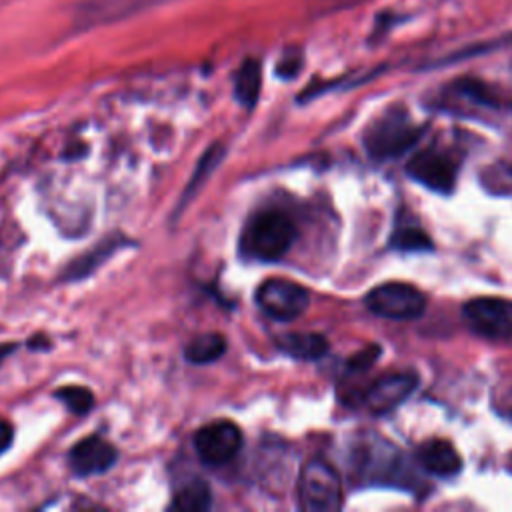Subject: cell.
<instances>
[{"mask_svg":"<svg viewBox=\"0 0 512 512\" xmlns=\"http://www.w3.org/2000/svg\"><path fill=\"white\" fill-rule=\"evenodd\" d=\"M294 238V222L284 212L262 210L246 222L240 234V250L252 260L272 262L288 252Z\"/></svg>","mask_w":512,"mask_h":512,"instance_id":"6da1fadb","label":"cell"},{"mask_svg":"<svg viewBox=\"0 0 512 512\" xmlns=\"http://www.w3.org/2000/svg\"><path fill=\"white\" fill-rule=\"evenodd\" d=\"M424 128L410 120L404 110H388L372 122L364 134V146L372 158L390 160L418 142Z\"/></svg>","mask_w":512,"mask_h":512,"instance_id":"7a4b0ae2","label":"cell"},{"mask_svg":"<svg viewBox=\"0 0 512 512\" xmlns=\"http://www.w3.org/2000/svg\"><path fill=\"white\" fill-rule=\"evenodd\" d=\"M298 502L306 512H336L342 508V482L326 460L312 458L302 466Z\"/></svg>","mask_w":512,"mask_h":512,"instance_id":"3957f363","label":"cell"},{"mask_svg":"<svg viewBox=\"0 0 512 512\" xmlns=\"http://www.w3.org/2000/svg\"><path fill=\"white\" fill-rule=\"evenodd\" d=\"M364 302L370 312L388 320H414L426 308V296L406 282L378 284L366 294Z\"/></svg>","mask_w":512,"mask_h":512,"instance_id":"277c9868","label":"cell"},{"mask_svg":"<svg viewBox=\"0 0 512 512\" xmlns=\"http://www.w3.org/2000/svg\"><path fill=\"white\" fill-rule=\"evenodd\" d=\"M258 306L274 320H294L310 304L308 290L288 278H268L256 290Z\"/></svg>","mask_w":512,"mask_h":512,"instance_id":"5b68a950","label":"cell"},{"mask_svg":"<svg viewBox=\"0 0 512 512\" xmlns=\"http://www.w3.org/2000/svg\"><path fill=\"white\" fill-rule=\"evenodd\" d=\"M460 162L454 154L438 148H424L416 152L408 164V174L432 192L448 194L454 190Z\"/></svg>","mask_w":512,"mask_h":512,"instance_id":"8992f818","label":"cell"},{"mask_svg":"<svg viewBox=\"0 0 512 512\" xmlns=\"http://www.w3.org/2000/svg\"><path fill=\"white\" fill-rule=\"evenodd\" d=\"M462 316L468 326L486 338L512 336V300L500 296H478L464 304Z\"/></svg>","mask_w":512,"mask_h":512,"instance_id":"52a82bcc","label":"cell"},{"mask_svg":"<svg viewBox=\"0 0 512 512\" xmlns=\"http://www.w3.org/2000/svg\"><path fill=\"white\" fill-rule=\"evenodd\" d=\"M194 448L204 464L220 466L232 460L242 448V432L234 422L216 420L198 428Z\"/></svg>","mask_w":512,"mask_h":512,"instance_id":"ba28073f","label":"cell"},{"mask_svg":"<svg viewBox=\"0 0 512 512\" xmlns=\"http://www.w3.org/2000/svg\"><path fill=\"white\" fill-rule=\"evenodd\" d=\"M160 0H82L74 6L72 22L80 30L124 20L136 12H142Z\"/></svg>","mask_w":512,"mask_h":512,"instance_id":"9c48e42d","label":"cell"},{"mask_svg":"<svg viewBox=\"0 0 512 512\" xmlns=\"http://www.w3.org/2000/svg\"><path fill=\"white\" fill-rule=\"evenodd\" d=\"M418 386L414 372H390L374 380L366 392V406L374 414H388L396 410Z\"/></svg>","mask_w":512,"mask_h":512,"instance_id":"30bf717a","label":"cell"},{"mask_svg":"<svg viewBox=\"0 0 512 512\" xmlns=\"http://www.w3.org/2000/svg\"><path fill=\"white\" fill-rule=\"evenodd\" d=\"M116 458L118 452L108 440L90 436L74 444L70 452V466L78 476H94L110 470Z\"/></svg>","mask_w":512,"mask_h":512,"instance_id":"8fae6325","label":"cell"},{"mask_svg":"<svg viewBox=\"0 0 512 512\" xmlns=\"http://www.w3.org/2000/svg\"><path fill=\"white\" fill-rule=\"evenodd\" d=\"M416 456L420 466L438 478H452L462 470L460 454L450 442L442 438H430L422 442L416 450Z\"/></svg>","mask_w":512,"mask_h":512,"instance_id":"7c38bea8","label":"cell"},{"mask_svg":"<svg viewBox=\"0 0 512 512\" xmlns=\"http://www.w3.org/2000/svg\"><path fill=\"white\" fill-rule=\"evenodd\" d=\"M278 348L298 360H318L328 352V342L316 332H294L278 338Z\"/></svg>","mask_w":512,"mask_h":512,"instance_id":"4fadbf2b","label":"cell"},{"mask_svg":"<svg viewBox=\"0 0 512 512\" xmlns=\"http://www.w3.org/2000/svg\"><path fill=\"white\" fill-rule=\"evenodd\" d=\"M212 506V492L210 486L202 478H190L182 482L174 496L170 508L182 512H204Z\"/></svg>","mask_w":512,"mask_h":512,"instance_id":"5bb4252c","label":"cell"},{"mask_svg":"<svg viewBox=\"0 0 512 512\" xmlns=\"http://www.w3.org/2000/svg\"><path fill=\"white\" fill-rule=\"evenodd\" d=\"M260 88H262L260 62L254 58H248L242 62V66L234 74V96L242 106L252 108L260 96Z\"/></svg>","mask_w":512,"mask_h":512,"instance_id":"9a60e30c","label":"cell"},{"mask_svg":"<svg viewBox=\"0 0 512 512\" xmlns=\"http://www.w3.org/2000/svg\"><path fill=\"white\" fill-rule=\"evenodd\" d=\"M226 352V340L220 334H200L184 346V356L192 364H210Z\"/></svg>","mask_w":512,"mask_h":512,"instance_id":"2e32d148","label":"cell"},{"mask_svg":"<svg viewBox=\"0 0 512 512\" xmlns=\"http://www.w3.org/2000/svg\"><path fill=\"white\" fill-rule=\"evenodd\" d=\"M390 246L402 252H422L432 250V240L420 226H396Z\"/></svg>","mask_w":512,"mask_h":512,"instance_id":"e0dca14e","label":"cell"},{"mask_svg":"<svg viewBox=\"0 0 512 512\" xmlns=\"http://www.w3.org/2000/svg\"><path fill=\"white\" fill-rule=\"evenodd\" d=\"M222 154H224V150L216 144V146H212V148H208L206 152H204V156L200 158V162H198V168H196V172L192 174V178H190V182H188V186H186V190H184V196H182V202L186 204L194 194H196V190L204 184V180L208 178V174H212V170L218 166V162L222 160Z\"/></svg>","mask_w":512,"mask_h":512,"instance_id":"ac0fdd59","label":"cell"},{"mask_svg":"<svg viewBox=\"0 0 512 512\" xmlns=\"http://www.w3.org/2000/svg\"><path fill=\"white\" fill-rule=\"evenodd\" d=\"M56 398L74 414H86L94 406V396L84 386H64L56 392Z\"/></svg>","mask_w":512,"mask_h":512,"instance_id":"d6986e66","label":"cell"},{"mask_svg":"<svg viewBox=\"0 0 512 512\" xmlns=\"http://www.w3.org/2000/svg\"><path fill=\"white\" fill-rule=\"evenodd\" d=\"M116 246H118L116 242H106V244H102L98 250L86 254V256L80 258L74 266H70L68 278H80V276L90 274V270H92L96 264H100L102 260H106V256H108Z\"/></svg>","mask_w":512,"mask_h":512,"instance_id":"ffe728a7","label":"cell"},{"mask_svg":"<svg viewBox=\"0 0 512 512\" xmlns=\"http://www.w3.org/2000/svg\"><path fill=\"white\" fill-rule=\"evenodd\" d=\"M378 356H380V346H370L348 360V370H366L378 360Z\"/></svg>","mask_w":512,"mask_h":512,"instance_id":"44dd1931","label":"cell"},{"mask_svg":"<svg viewBox=\"0 0 512 512\" xmlns=\"http://www.w3.org/2000/svg\"><path fill=\"white\" fill-rule=\"evenodd\" d=\"M298 70H300V56L298 54H290V56H284L278 62L276 74L282 76V78H292V76L298 74Z\"/></svg>","mask_w":512,"mask_h":512,"instance_id":"7402d4cb","label":"cell"},{"mask_svg":"<svg viewBox=\"0 0 512 512\" xmlns=\"http://www.w3.org/2000/svg\"><path fill=\"white\" fill-rule=\"evenodd\" d=\"M10 442H12V428L6 420L0 418V454L10 446Z\"/></svg>","mask_w":512,"mask_h":512,"instance_id":"603a6c76","label":"cell"},{"mask_svg":"<svg viewBox=\"0 0 512 512\" xmlns=\"http://www.w3.org/2000/svg\"><path fill=\"white\" fill-rule=\"evenodd\" d=\"M14 348H16V344H0V362H2V358H6Z\"/></svg>","mask_w":512,"mask_h":512,"instance_id":"cb8c5ba5","label":"cell"},{"mask_svg":"<svg viewBox=\"0 0 512 512\" xmlns=\"http://www.w3.org/2000/svg\"><path fill=\"white\" fill-rule=\"evenodd\" d=\"M508 416L512 418V402H510V408H508Z\"/></svg>","mask_w":512,"mask_h":512,"instance_id":"d4e9b609","label":"cell"}]
</instances>
